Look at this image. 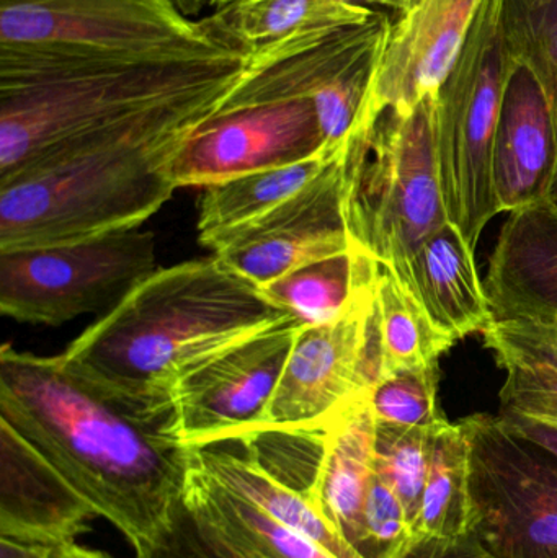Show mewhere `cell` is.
<instances>
[{
	"mask_svg": "<svg viewBox=\"0 0 557 558\" xmlns=\"http://www.w3.org/2000/svg\"><path fill=\"white\" fill-rule=\"evenodd\" d=\"M0 425L58 469L134 553L169 523L185 494L192 448L172 422L114 402L61 354L0 350Z\"/></svg>",
	"mask_w": 557,
	"mask_h": 558,
	"instance_id": "cell-1",
	"label": "cell"
},
{
	"mask_svg": "<svg viewBox=\"0 0 557 558\" xmlns=\"http://www.w3.org/2000/svg\"><path fill=\"white\" fill-rule=\"evenodd\" d=\"M288 317L257 282L213 255L159 268L61 357L114 402L177 425L172 390L183 374Z\"/></svg>",
	"mask_w": 557,
	"mask_h": 558,
	"instance_id": "cell-2",
	"label": "cell"
},
{
	"mask_svg": "<svg viewBox=\"0 0 557 558\" xmlns=\"http://www.w3.org/2000/svg\"><path fill=\"white\" fill-rule=\"evenodd\" d=\"M242 72L0 182V252L140 228L172 198L177 154Z\"/></svg>",
	"mask_w": 557,
	"mask_h": 558,
	"instance_id": "cell-3",
	"label": "cell"
},
{
	"mask_svg": "<svg viewBox=\"0 0 557 558\" xmlns=\"http://www.w3.org/2000/svg\"><path fill=\"white\" fill-rule=\"evenodd\" d=\"M241 52L203 61L92 65L0 77V182L56 154L205 90L244 69Z\"/></svg>",
	"mask_w": 557,
	"mask_h": 558,
	"instance_id": "cell-4",
	"label": "cell"
},
{
	"mask_svg": "<svg viewBox=\"0 0 557 558\" xmlns=\"http://www.w3.org/2000/svg\"><path fill=\"white\" fill-rule=\"evenodd\" d=\"M234 52L173 0H0V77Z\"/></svg>",
	"mask_w": 557,
	"mask_h": 558,
	"instance_id": "cell-5",
	"label": "cell"
},
{
	"mask_svg": "<svg viewBox=\"0 0 557 558\" xmlns=\"http://www.w3.org/2000/svg\"><path fill=\"white\" fill-rule=\"evenodd\" d=\"M437 95L411 111L362 118L340 156L350 241L385 268L401 265L448 222L435 149Z\"/></svg>",
	"mask_w": 557,
	"mask_h": 558,
	"instance_id": "cell-6",
	"label": "cell"
},
{
	"mask_svg": "<svg viewBox=\"0 0 557 558\" xmlns=\"http://www.w3.org/2000/svg\"><path fill=\"white\" fill-rule=\"evenodd\" d=\"M509 64L496 0H483L455 68L438 92L435 111L445 215L473 251L491 219L500 215L493 156Z\"/></svg>",
	"mask_w": 557,
	"mask_h": 558,
	"instance_id": "cell-7",
	"label": "cell"
},
{
	"mask_svg": "<svg viewBox=\"0 0 557 558\" xmlns=\"http://www.w3.org/2000/svg\"><path fill=\"white\" fill-rule=\"evenodd\" d=\"M153 232L130 229L51 247L0 252V311L36 325H58L113 311L156 274Z\"/></svg>",
	"mask_w": 557,
	"mask_h": 558,
	"instance_id": "cell-8",
	"label": "cell"
},
{
	"mask_svg": "<svg viewBox=\"0 0 557 558\" xmlns=\"http://www.w3.org/2000/svg\"><path fill=\"white\" fill-rule=\"evenodd\" d=\"M470 441L473 534L494 558H557V461L486 413L461 420Z\"/></svg>",
	"mask_w": 557,
	"mask_h": 558,
	"instance_id": "cell-9",
	"label": "cell"
},
{
	"mask_svg": "<svg viewBox=\"0 0 557 558\" xmlns=\"http://www.w3.org/2000/svg\"><path fill=\"white\" fill-rule=\"evenodd\" d=\"M337 156L324 140L313 98L254 90L241 75L222 107L183 144L172 177L177 189H206L234 177Z\"/></svg>",
	"mask_w": 557,
	"mask_h": 558,
	"instance_id": "cell-10",
	"label": "cell"
},
{
	"mask_svg": "<svg viewBox=\"0 0 557 558\" xmlns=\"http://www.w3.org/2000/svg\"><path fill=\"white\" fill-rule=\"evenodd\" d=\"M375 291L376 286L363 292L337 320L301 328L264 429L323 432L368 396L383 373Z\"/></svg>",
	"mask_w": 557,
	"mask_h": 558,
	"instance_id": "cell-11",
	"label": "cell"
},
{
	"mask_svg": "<svg viewBox=\"0 0 557 558\" xmlns=\"http://www.w3.org/2000/svg\"><path fill=\"white\" fill-rule=\"evenodd\" d=\"M303 325L284 318L177 380L172 390L180 438L189 448L232 441L262 432L271 397Z\"/></svg>",
	"mask_w": 557,
	"mask_h": 558,
	"instance_id": "cell-12",
	"label": "cell"
},
{
	"mask_svg": "<svg viewBox=\"0 0 557 558\" xmlns=\"http://www.w3.org/2000/svg\"><path fill=\"white\" fill-rule=\"evenodd\" d=\"M342 156V154H340ZM340 156L300 193L208 245L215 257L258 286L352 247L342 211Z\"/></svg>",
	"mask_w": 557,
	"mask_h": 558,
	"instance_id": "cell-13",
	"label": "cell"
},
{
	"mask_svg": "<svg viewBox=\"0 0 557 558\" xmlns=\"http://www.w3.org/2000/svg\"><path fill=\"white\" fill-rule=\"evenodd\" d=\"M483 0H422L389 22L362 118L411 111L437 95ZM360 123V121H359Z\"/></svg>",
	"mask_w": 557,
	"mask_h": 558,
	"instance_id": "cell-14",
	"label": "cell"
},
{
	"mask_svg": "<svg viewBox=\"0 0 557 558\" xmlns=\"http://www.w3.org/2000/svg\"><path fill=\"white\" fill-rule=\"evenodd\" d=\"M493 183L499 213L552 202L557 185V128L548 97L536 75L512 61L494 141Z\"/></svg>",
	"mask_w": 557,
	"mask_h": 558,
	"instance_id": "cell-15",
	"label": "cell"
},
{
	"mask_svg": "<svg viewBox=\"0 0 557 558\" xmlns=\"http://www.w3.org/2000/svg\"><path fill=\"white\" fill-rule=\"evenodd\" d=\"M97 517L58 469L0 425V536L62 546L87 533Z\"/></svg>",
	"mask_w": 557,
	"mask_h": 558,
	"instance_id": "cell-16",
	"label": "cell"
},
{
	"mask_svg": "<svg viewBox=\"0 0 557 558\" xmlns=\"http://www.w3.org/2000/svg\"><path fill=\"white\" fill-rule=\"evenodd\" d=\"M496 322L557 324V205L510 213L484 279Z\"/></svg>",
	"mask_w": 557,
	"mask_h": 558,
	"instance_id": "cell-17",
	"label": "cell"
},
{
	"mask_svg": "<svg viewBox=\"0 0 557 558\" xmlns=\"http://www.w3.org/2000/svg\"><path fill=\"white\" fill-rule=\"evenodd\" d=\"M388 270L414 295L435 327L455 341L483 331L494 322L474 251L450 222Z\"/></svg>",
	"mask_w": 557,
	"mask_h": 558,
	"instance_id": "cell-18",
	"label": "cell"
},
{
	"mask_svg": "<svg viewBox=\"0 0 557 558\" xmlns=\"http://www.w3.org/2000/svg\"><path fill=\"white\" fill-rule=\"evenodd\" d=\"M375 438L376 418L365 396L327 426L323 461L310 490L319 513L360 556L366 494L375 475Z\"/></svg>",
	"mask_w": 557,
	"mask_h": 558,
	"instance_id": "cell-19",
	"label": "cell"
},
{
	"mask_svg": "<svg viewBox=\"0 0 557 558\" xmlns=\"http://www.w3.org/2000/svg\"><path fill=\"white\" fill-rule=\"evenodd\" d=\"M192 459L225 487L247 498L290 530L310 537L330 556L363 558L319 513L310 494L271 477L235 439L192 448Z\"/></svg>",
	"mask_w": 557,
	"mask_h": 558,
	"instance_id": "cell-20",
	"label": "cell"
},
{
	"mask_svg": "<svg viewBox=\"0 0 557 558\" xmlns=\"http://www.w3.org/2000/svg\"><path fill=\"white\" fill-rule=\"evenodd\" d=\"M481 333L507 374L502 412L557 423V324L494 320Z\"/></svg>",
	"mask_w": 557,
	"mask_h": 558,
	"instance_id": "cell-21",
	"label": "cell"
},
{
	"mask_svg": "<svg viewBox=\"0 0 557 558\" xmlns=\"http://www.w3.org/2000/svg\"><path fill=\"white\" fill-rule=\"evenodd\" d=\"M382 265L352 244L342 254L303 265L261 286L268 299L303 327L329 324L375 288Z\"/></svg>",
	"mask_w": 557,
	"mask_h": 558,
	"instance_id": "cell-22",
	"label": "cell"
},
{
	"mask_svg": "<svg viewBox=\"0 0 557 558\" xmlns=\"http://www.w3.org/2000/svg\"><path fill=\"white\" fill-rule=\"evenodd\" d=\"M376 13L343 0H235L199 20L219 45L245 54L300 29L356 25Z\"/></svg>",
	"mask_w": 557,
	"mask_h": 558,
	"instance_id": "cell-23",
	"label": "cell"
},
{
	"mask_svg": "<svg viewBox=\"0 0 557 558\" xmlns=\"http://www.w3.org/2000/svg\"><path fill=\"white\" fill-rule=\"evenodd\" d=\"M185 498L249 558H336L310 537L265 513L193 462Z\"/></svg>",
	"mask_w": 557,
	"mask_h": 558,
	"instance_id": "cell-24",
	"label": "cell"
},
{
	"mask_svg": "<svg viewBox=\"0 0 557 558\" xmlns=\"http://www.w3.org/2000/svg\"><path fill=\"white\" fill-rule=\"evenodd\" d=\"M337 157H317L206 186L199 203V242L208 247L221 235L267 215L300 193Z\"/></svg>",
	"mask_w": 557,
	"mask_h": 558,
	"instance_id": "cell-25",
	"label": "cell"
},
{
	"mask_svg": "<svg viewBox=\"0 0 557 558\" xmlns=\"http://www.w3.org/2000/svg\"><path fill=\"white\" fill-rule=\"evenodd\" d=\"M470 441L461 422L432 428L431 464L414 536H460L470 517Z\"/></svg>",
	"mask_w": 557,
	"mask_h": 558,
	"instance_id": "cell-26",
	"label": "cell"
},
{
	"mask_svg": "<svg viewBox=\"0 0 557 558\" xmlns=\"http://www.w3.org/2000/svg\"><path fill=\"white\" fill-rule=\"evenodd\" d=\"M375 312L382 344V377L401 367L434 366L457 343L435 327L414 295L385 267L376 282Z\"/></svg>",
	"mask_w": 557,
	"mask_h": 558,
	"instance_id": "cell-27",
	"label": "cell"
},
{
	"mask_svg": "<svg viewBox=\"0 0 557 558\" xmlns=\"http://www.w3.org/2000/svg\"><path fill=\"white\" fill-rule=\"evenodd\" d=\"M496 13L507 56L536 75L557 128V0H496Z\"/></svg>",
	"mask_w": 557,
	"mask_h": 558,
	"instance_id": "cell-28",
	"label": "cell"
},
{
	"mask_svg": "<svg viewBox=\"0 0 557 558\" xmlns=\"http://www.w3.org/2000/svg\"><path fill=\"white\" fill-rule=\"evenodd\" d=\"M434 426H399L376 422L375 472L392 488L415 533L431 464Z\"/></svg>",
	"mask_w": 557,
	"mask_h": 558,
	"instance_id": "cell-29",
	"label": "cell"
},
{
	"mask_svg": "<svg viewBox=\"0 0 557 558\" xmlns=\"http://www.w3.org/2000/svg\"><path fill=\"white\" fill-rule=\"evenodd\" d=\"M437 364L385 374L368 392L376 422L425 428L437 425L444 420L437 405Z\"/></svg>",
	"mask_w": 557,
	"mask_h": 558,
	"instance_id": "cell-30",
	"label": "cell"
},
{
	"mask_svg": "<svg viewBox=\"0 0 557 558\" xmlns=\"http://www.w3.org/2000/svg\"><path fill=\"white\" fill-rule=\"evenodd\" d=\"M363 558H396L414 537L398 495L373 475L363 511Z\"/></svg>",
	"mask_w": 557,
	"mask_h": 558,
	"instance_id": "cell-31",
	"label": "cell"
},
{
	"mask_svg": "<svg viewBox=\"0 0 557 558\" xmlns=\"http://www.w3.org/2000/svg\"><path fill=\"white\" fill-rule=\"evenodd\" d=\"M396 558H494L470 533L460 536L412 537Z\"/></svg>",
	"mask_w": 557,
	"mask_h": 558,
	"instance_id": "cell-32",
	"label": "cell"
},
{
	"mask_svg": "<svg viewBox=\"0 0 557 558\" xmlns=\"http://www.w3.org/2000/svg\"><path fill=\"white\" fill-rule=\"evenodd\" d=\"M499 416L510 429L535 445L542 446L557 461V423L517 415V413L500 412Z\"/></svg>",
	"mask_w": 557,
	"mask_h": 558,
	"instance_id": "cell-33",
	"label": "cell"
},
{
	"mask_svg": "<svg viewBox=\"0 0 557 558\" xmlns=\"http://www.w3.org/2000/svg\"><path fill=\"white\" fill-rule=\"evenodd\" d=\"M59 546L0 536V558H56Z\"/></svg>",
	"mask_w": 557,
	"mask_h": 558,
	"instance_id": "cell-34",
	"label": "cell"
},
{
	"mask_svg": "<svg viewBox=\"0 0 557 558\" xmlns=\"http://www.w3.org/2000/svg\"><path fill=\"white\" fill-rule=\"evenodd\" d=\"M56 558H113L110 554L101 550L88 549V547L78 546L75 543L62 544L58 549Z\"/></svg>",
	"mask_w": 557,
	"mask_h": 558,
	"instance_id": "cell-35",
	"label": "cell"
},
{
	"mask_svg": "<svg viewBox=\"0 0 557 558\" xmlns=\"http://www.w3.org/2000/svg\"><path fill=\"white\" fill-rule=\"evenodd\" d=\"M173 2L190 19H196L205 10L215 9V0H173Z\"/></svg>",
	"mask_w": 557,
	"mask_h": 558,
	"instance_id": "cell-36",
	"label": "cell"
},
{
	"mask_svg": "<svg viewBox=\"0 0 557 558\" xmlns=\"http://www.w3.org/2000/svg\"><path fill=\"white\" fill-rule=\"evenodd\" d=\"M422 0H375L373 5L386 7V9L396 10L398 13L408 12L412 7L417 5Z\"/></svg>",
	"mask_w": 557,
	"mask_h": 558,
	"instance_id": "cell-37",
	"label": "cell"
},
{
	"mask_svg": "<svg viewBox=\"0 0 557 558\" xmlns=\"http://www.w3.org/2000/svg\"><path fill=\"white\" fill-rule=\"evenodd\" d=\"M232 2H235V0H221V5L219 7H225V5H228V3H232ZM218 7V9H219Z\"/></svg>",
	"mask_w": 557,
	"mask_h": 558,
	"instance_id": "cell-38",
	"label": "cell"
},
{
	"mask_svg": "<svg viewBox=\"0 0 557 558\" xmlns=\"http://www.w3.org/2000/svg\"><path fill=\"white\" fill-rule=\"evenodd\" d=\"M552 202L555 203V205H557V185H556L555 195H553Z\"/></svg>",
	"mask_w": 557,
	"mask_h": 558,
	"instance_id": "cell-39",
	"label": "cell"
},
{
	"mask_svg": "<svg viewBox=\"0 0 557 558\" xmlns=\"http://www.w3.org/2000/svg\"><path fill=\"white\" fill-rule=\"evenodd\" d=\"M219 5H221V0H215V9L213 10L218 9Z\"/></svg>",
	"mask_w": 557,
	"mask_h": 558,
	"instance_id": "cell-40",
	"label": "cell"
}]
</instances>
